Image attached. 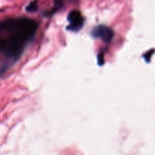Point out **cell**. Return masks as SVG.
Segmentation results:
<instances>
[{"mask_svg": "<svg viewBox=\"0 0 155 155\" xmlns=\"http://www.w3.org/2000/svg\"><path fill=\"white\" fill-rule=\"evenodd\" d=\"M91 35L94 38H99L104 42L109 43L114 37V32L110 27L105 25H99L93 28Z\"/></svg>", "mask_w": 155, "mask_h": 155, "instance_id": "6da1fadb", "label": "cell"}, {"mask_svg": "<svg viewBox=\"0 0 155 155\" xmlns=\"http://www.w3.org/2000/svg\"><path fill=\"white\" fill-rule=\"evenodd\" d=\"M153 54H154V49H151L150 51L147 52V53L144 55V58H145V59L146 60V62H150L151 58V56H153Z\"/></svg>", "mask_w": 155, "mask_h": 155, "instance_id": "277c9868", "label": "cell"}, {"mask_svg": "<svg viewBox=\"0 0 155 155\" xmlns=\"http://www.w3.org/2000/svg\"><path fill=\"white\" fill-rule=\"evenodd\" d=\"M37 9H38V3H37V1H36V0H35V1L31 2L27 6V8H26V11L29 12H36Z\"/></svg>", "mask_w": 155, "mask_h": 155, "instance_id": "3957f363", "label": "cell"}, {"mask_svg": "<svg viewBox=\"0 0 155 155\" xmlns=\"http://www.w3.org/2000/svg\"><path fill=\"white\" fill-rule=\"evenodd\" d=\"M54 2L55 6H57L58 8H60L63 5V0H54Z\"/></svg>", "mask_w": 155, "mask_h": 155, "instance_id": "8992f818", "label": "cell"}, {"mask_svg": "<svg viewBox=\"0 0 155 155\" xmlns=\"http://www.w3.org/2000/svg\"><path fill=\"white\" fill-rule=\"evenodd\" d=\"M70 24L68 27V30L71 31H79L83 26V18L79 11L74 10L70 12L68 17Z\"/></svg>", "mask_w": 155, "mask_h": 155, "instance_id": "7a4b0ae2", "label": "cell"}, {"mask_svg": "<svg viewBox=\"0 0 155 155\" xmlns=\"http://www.w3.org/2000/svg\"><path fill=\"white\" fill-rule=\"evenodd\" d=\"M98 62L99 65H102L104 64V54L102 53H100L98 56Z\"/></svg>", "mask_w": 155, "mask_h": 155, "instance_id": "5b68a950", "label": "cell"}]
</instances>
